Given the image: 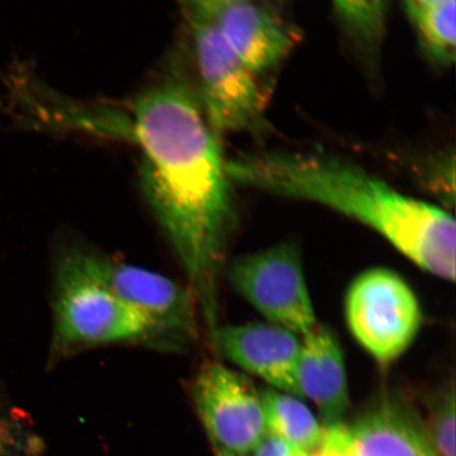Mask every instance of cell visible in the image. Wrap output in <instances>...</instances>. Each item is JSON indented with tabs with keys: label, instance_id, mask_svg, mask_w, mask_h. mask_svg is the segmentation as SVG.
Masks as SVG:
<instances>
[{
	"label": "cell",
	"instance_id": "obj_1",
	"mask_svg": "<svg viewBox=\"0 0 456 456\" xmlns=\"http://www.w3.org/2000/svg\"><path fill=\"white\" fill-rule=\"evenodd\" d=\"M146 196L183 265L208 330L218 327L219 275L235 221L226 162L201 107L182 86L146 91L134 106Z\"/></svg>",
	"mask_w": 456,
	"mask_h": 456
},
{
	"label": "cell",
	"instance_id": "obj_2",
	"mask_svg": "<svg viewBox=\"0 0 456 456\" xmlns=\"http://www.w3.org/2000/svg\"><path fill=\"white\" fill-rule=\"evenodd\" d=\"M226 168L231 180L253 190L345 215L378 232L421 270L454 281L453 216L355 164L317 153L269 151L226 162Z\"/></svg>",
	"mask_w": 456,
	"mask_h": 456
},
{
	"label": "cell",
	"instance_id": "obj_3",
	"mask_svg": "<svg viewBox=\"0 0 456 456\" xmlns=\"http://www.w3.org/2000/svg\"><path fill=\"white\" fill-rule=\"evenodd\" d=\"M53 358L119 342L158 347L155 329L89 269L82 248L62 256L56 273Z\"/></svg>",
	"mask_w": 456,
	"mask_h": 456
},
{
	"label": "cell",
	"instance_id": "obj_4",
	"mask_svg": "<svg viewBox=\"0 0 456 456\" xmlns=\"http://www.w3.org/2000/svg\"><path fill=\"white\" fill-rule=\"evenodd\" d=\"M345 307L353 338L381 366H389L408 351L423 322L411 287L384 267L356 277L347 289Z\"/></svg>",
	"mask_w": 456,
	"mask_h": 456
},
{
	"label": "cell",
	"instance_id": "obj_5",
	"mask_svg": "<svg viewBox=\"0 0 456 456\" xmlns=\"http://www.w3.org/2000/svg\"><path fill=\"white\" fill-rule=\"evenodd\" d=\"M191 28L200 107L209 126L222 133L261 127L265 105L255 74L228 47L213 22Z\"/></svg>",
	"mask_w": 456,
	"mask_h": 456
},
{
	"label": "cell",
	"instance_id": "obj_6",
	"mask_svg": "<svg viewBox=\"0 0 456 456\" xmlns=\"http://www.w3.org/2000/svg\"><path fill=\"white\" fill-rule=\"evenodd\" d=\"M228 276L237 292L270 323L300 338L319 323L295 245L278 244L239 256Z\"/></svg>",
	"mask_w": 456,
	"mask_h": 456
},
{
	"label": "cell",
	"instance_id": "obj_7",
	"mask_svg": "<svg viewBox=\"0 0 456 456\" xmlns=\"http://www.w3.org/2000/svg\"><path fill=\"white\" fill-rule=\"evenodd\" d=\"M91 272L119 299L151 323L158 349L180 351L197 338L195 297L190 289L140 267L82 249Z\"/></svg>",
	"mask_w": 456,
	"mask_h": 456
},
{
	"label": "cell",
	"instance_id": "obj_8",
	"mask_svg": "<svg viewBox=\"0 0 456 456\" xmlns=\"http://www.w3.org/2000/svg\"><path fill=\"white\" fill-rule=\"evenodd\" d=\"M193 397L216 450L238 456L253 453L267 433L261 395L243 375L210 362L200 370Z\"/></svg>",
	"mask_w": 456,
	"mask_h": 456
},
{
	"label": "cell",
	"instance_id": "obj_9",
	"mask_svg": "<svg viewBox=\"0 0 456 456\" xmlns=\"http://www.w3.org/2000/svg\"><path fill=\"white\" fill-rule=\"evenodd\" d=\"M299 338L297 334L267 322L219 328L212 340L227 361L265 380L272 389L300 398Z\"/></svg>",
	"mask_w": 456,
	"mask_h": 456
},
{
	"label": "cell",
	"instance_id": "obj_10",
	"mask_svg": "<svg viewBox=\"0 0 456 456\" xmlns=\"http://www.w3.org/2000/svg\"><path fill=\"white\" fill-rule=\"evenodd\" d=\"M210 22L255 76L276 68L296 45L292 28L249 0L228 5Z\"/></svg>",
	"mask_w": 456,
	"mask_h": 456
},
{
	"label": "cell",
	"instance_id": "obj_11",
	"mask_svg": "<svg viewBox=\"0 0 456 456\" xmlns=\"http://www.w3.org/2000/svg\"><path fill=\"white\" fill-rule=\"evenodd\" d=\"M301 338L297 367L300 398L316 404L324 427L340 424L350 397L339 341L321 323Z\"/></svg>",
	"mask_w": 456,
	"mask_h": 456
},
{
	"label": "cell",
	"instance_id": "obj_12",
	"mask_svg": "<svg viewBox=\"0 0 456 456\" xmlns=\"http://www.w3.org/2000/svg\"><path fill=\"white\" fill-rule=\"evenodd\" d=\"M349 432L354 456H438L428 427L397 399L370 410Z\"/></svg>",
	"mask_w": 456,
	"mask_h": 456
},
{
	"label": "cell",
	"instance_id": "obj_13",
	"mask_svg": "<svg viewBox=\"0 0 456 456\" xmlns=\"http://www.w3.org/2000/svg\"><path fill=\"white\" fill-rule=\"evenodd\" d=\"M260 395L267 432L307 454L315 453L322 443L324 427L319 425L301 398L272 387Z\"/></svg>",
	"mask_w": 456,
	"mask_h": 456
},
{
	"label": "cell",
	"instance_id": "obj_14",
	"mask_svg": "<svg viewBox=\"0 0 456 456\" xmlns=\"http://www.w3.org/2000/svg\"><path fill=\"white\" fill-rule=\"evenodd\" d=\"M421 41L444 64L455 59L456 0H436L409 12Z\"/></svg>",
	"mask_w": 456,
	"mask_h": 456
},
{
	"label": "cell",
	"instance_id": "obj_15",
	"mask_svg": "<svg viewBox=\"0 0 456 456\" xmlns=\"http://www.w3.org/2000/svg\"><path fill=\"white\" fill-rule=\"evenodd\" d=\"M347 34L368 53L379 48L386 33L390 0H333Z\"/></svg>",
	"mask_w": 456,
	"mask_h": 456
},
{
	"label": "cell",
	"instance_id": "obj_16",
	"mask_svg": "<svg viewBox=\"0 0 456 456\" xmlns=\"http://www.w3.org/2000/svg\"><path fill=\"white\" fill-rule=\"evenodd\" d=\"M38 440L0 392V456H36Z\"/></svg>",
	"mask_w": 456,
	"mask_h": 456
},
{
	"label": "cell",
	"instance_id": "obj_17",
	"mask_svg": "<svg viewBox=\"0 0 456 456\" xmlns=\"http://www.w3.org/2000/svg\"><path fill=\"white\" fill-rule=\"evenodd\" d=\"M430 432L438 456H455V391L454 387L437 404Z\"/></svg>",
	"mask_w": 456,
	"mask_h": 456
},
{
	"label": "cell",
	"instance_id": "obj_18",
	"mask_svg": "<svg viewBox=\"0 0 456 456\" xmlns=\"http://www.w3.org/2000/svg\"><path fill=\"white\" fill-rule=\"evenodd\" d=\"M312 456H354L349 427L342 423L324 427L321 447Z\"/></svg>",
	"mask_w": 456,
	"mask_h": 456
},
{
	"label": "cell",
	"instance_id": "obj_19",
	"mask_svg": "<svg viewBox=\"0 0 456 456\" xmlns=\"http://www.w3.org/2000/svg\"><path fill=\"white\" fill-rule=\"evenodd\" d=\"M244 2V0H180L191 25L198 22H210L220 11L228 5Z\"/></svg>",
	"mask_w": 456,
	"mask_h": 456
},
{
	"label": "cell",
	"instance_id": "obj_20",
	"mask_svg": "<svg viewBox=\"0 0 456 456\" xmlns=\"http://www.w3.org/2000/svg\"><path fill=\"white\" fill-rule=\"evenodd\" d=\"M254 456H312L292 446L272 433L267 432L264 440L254 450Z\"/></svg>",
	"mask_w": 456,
	"mask_h": 456
},
{
	"label": "cell",
	"instance_id": "obj_21",
	"mask_svg": "<svg viewBox=\"0 0 456 456\" xmlns=\"http://www.w3.org/2000/svg\"><path fill=\"white\" fill-rule=\"evenodd\" d=\"M436 2V0H404L406 3L408 12L421 7V5Z\"/></svg>",
	"mask_w": 456,
	"mask_h": 456
},
{
	"label": "cell",
	"instance_id": "obj_22",
	"mask_svg": "<svg viewBox=\"0 0 456 456\" xmlns=\"http://www.w3.org/2000/svg\"><path fill=\"white\" fill-rule=\"evenodd\" d=\"M216 456H238V455L228 453L225 452H220V450H216Z\"/></svg>",
	"mask_w": 456,
	"mask_h": 456
}]
</instances>
